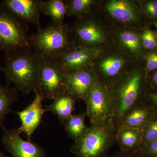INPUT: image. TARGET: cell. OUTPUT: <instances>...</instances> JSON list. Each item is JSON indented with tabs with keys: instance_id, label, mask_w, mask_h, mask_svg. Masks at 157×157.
<instances>
[{
	"instance_id": "obj_26",
	"label": "cell",
	"mask_w": 157,
	"mask_h": 157,
	"mask_svg": "<svg viewBox=\"0 0 157 157\" xmlns=\"http://www.w3.org/2000/svg\"><path fill=\"white\" fill-rule=\"evenodd\" d=\"M106 157H148L141 153L139 151L134 152L120 151L110 155H107Z\"/></svg>"
},
{
	"instance_id": "obj_14",
	"label": "cell",
	"mask_w": 157,
	"mask_h": 157,
	"mask_svg": "<svg viewBox=\"0 0 157 157\" xmlns=\"http://www.w3.org/2000/svg\"><path fill=\"white\" fill-rule=\"evenodd\" d=\"M151 112L147 107L137 102L128 110L116 127V131L125 128H136L143 130L151 119Z\"/></svg>"
},
{
	"instance_id": "obj_33",
	"label": "cell",
	"mask_w": 157,
	"mask_h": 157,
	"mask_svg": "<svg viewBox=\"0 0 157 157\" xmlns=\"http://www.w3.org/2000/svg\"><path fill=\"white\" fill-rule=\"evenodd\" d=\"M4 155L3 153L0 152V157H4Z\"/></svg>"
},
{
	"instance_id": "obj_8",
	"label": "cell",
	"mask_w": 157,
	"mask_h": 157,
	"mask_svg": "<svg viewBox=\"0 0 157 157\" xmlns=\"http://www.w3.org/2000/svg\"><path fill=\"white\" fill-rule=\"evenodd\" d=\"M2 143L12 157H46L44 149L32 141L21 137L17 128L8 130L3 128Z\"/></svg>"
},
{
	"instance_id": "obj_24",
	"label": "cell",
	"mask_w": 157,
	"mask_h": 157,
	"mask_svg": "<svg viewBox=\"0 0 157 157\" xmlns=\"http://www.w3.org/2000/svg\"><path fill=\"white\" fill-rule=\"evenodd\" d=\"M157 139V118H152L143 129V145Z\"/></svg>"
},
{
	"instance_id": "obj_23",
	"label": "cell",
	"mask_w": 157,
	"mask_h": 157,
	"mask_svg": "<svg viewBox=\"0 0 157 157\" xmlns=\"http://www.w3.org/2000/svg\"><path fill=\"white\" fill-rule=\"evenodd\" d=\"M120 39L125 47L133 53H137L140 49V42L137 34L130 32L125 31L121 33Z\"/></svg>"
},
{
	"instance_id": "obj_3",
	"label": "cell",
	"mask_w": 157,
	"mask_h": 157,
	"mask_svg": "<svg viewBox=\"0 0 157 157\" xmlns=\"http://www.w3.org/2000/svg\"><path fill=\"white\" fill-rule=\"evenodd\" d=\"M72 37L70 29L64 23L52 22L29 35V40L31 48L40 58L56 60L74 47Z\"/></svg>"
},
{
	"instance_id": "obj_9",
	"label": "cell",
	"mask_w": 157,
	"mask_h": 157,
	"mask_svg": "<svg viewBox=\"0 0 157 157\" xmlns=\"http://www.w3.org/2000/svg\"><path fill=\"white\" fill-rule=\"evenodd\" d=\"M67 92L76 99L86 101L98 78L88 67L67 72Z\"/></svg>"
},
{
	"instance_id": "obj_27",
	"label": "cell",
	"mask_w": 157,
	"mask_h": 157,
	"mask_svg": "<svg viewBox=\"0 0 157 157\" xmlns=\"http://www.w3.org/2000/svg\"><path fill=\"white\" fill-rule=\"evenodd\" d=\"M147 66L149 70L157 69V53H150L146 56Z\"/></svg>"
},
{
	"instance_id": "obj_32",
	"label": "cell",
	"mask_w": 157,
	"mask_h": 157,
	"mask_svg": "<svg viewBox=\"0 0 157 157\" xmlns=\"http://www.w3.org/2000/svg\"><path fill=\"white\" fill-rule=\"evenodd\" d=\"M152 81L154 83L157 85V72L154 74L152 77Z\"/></svg>"
},
{
	"instance_id": "obj_5",
	"label": "cell",
	"mask_w": 157,
	"mask_h": 157,
	"mask_svg": "<svg viewBox=\"0 0 157 157\" xmlns=\"http://www.w3.org/2000/svg\"><path fill=\"white\" fill-rule=\"evenodd\" d=\"M141 79L140 71L136 70L109 89L114 104V114L112 120L115 129L125 113L138 102Z\"/></svg>"
},
{
	"instance_id": "obj_18",
	"label": "cell",
	"mask_w": 157,
	"mask_h": 157,
	"mask_svg": "<svg viewBox=\"0 0 157 157\" xmlns=\"http://www.w3.org/2000/svg\"><path fill=\"white\" fill-rule=\"evenodd\" d=\"M17 89L9 85L0 83V128H3L6 116L11 111L12 104L18 101Z\"/></svg>"
},
{
	"instance_id": "obj_13",
	"label": "cell",
	"mask_w": 157,
	"mask_h": 157,
	"mask_svg": "<svg viewBox=\"0 0 157 157\" xmlns=\"http://www.w3.org/2000/svg\"><path fill=\"white\" fill-rule=\"evenodd\" d=\"M72 28V35H74L78 44L77 46H91L104 41L103 32L98 25L86 18H82Z\"/></svg>"
},
{
	"instance_id": "obj_16",
	"label": "cell",
	"mask_w": 157,
	"mask_h": 157,
	"mask_svg": "<svg viewBox=\"0 0 157 157\" xmlns=\"http://www.w3.org/2000/svg\"><path fill=\"white\" fill-rule=\"evenodd\" d=\"M77 100L75 97L67 92L63 93L54 99L53 102L45 108L47 111L57 116L62 124H65L71 115L75 108Z\"/></svg>"
},
{
	"instance_id": "obj_4",
	"label": "cell",
	"mask_w": 157,
	"mask_h": 157,
	"mask_svg": "<svg viewBox=\"0 0 157 157\" xmlns=\"http://www.w3.org/2000/svg\"><path fill=\"white\" fill-rule=\"evenodd\" d=\"M27 23L0 5V51L6 57L32 48Z\"/></svg>"
},
{
	"instance_id": "obj_19",
	"label": "cell",
	"mask_w": 157,
	"mask_h": 157,
	"mask_svg": "<svg viewBox=\"0 0 157 157\" xmlns=\"http://www.w3.org/2000/svg\"><path fill=\"white\" fill-rule=\"evenodd\" d=\"M41 14L49 16L54 23H64L63 20L67 14V9L64 1L62 0L42 1Z\"/></svg>"
},
{
	"instance_id": "obj_21",
	"label": "cell",
	"mask_w": 157,
	"mask_h": 157,
	"mask_svg": "<svg viewBox=\"0 0 157 157\" xmlns=\"http://www.w3.org/2000/svg\"><path fill=\"white\" fill-rule=\"evenodd\" d=\"M124 61L120 57L111 56L104 59L100 64L101 71L108 78L117 76L123 66Z\"/></svg>"
},
{
	"instance_id": "obj_7",
	"label": "cell",
	"mask_w": 157,
	"mask_h": 157,
	"mask_svg": "<svg viewBox=\"0 0 157 157\" xmlns=\"http://www.w3.org/2000/svg\"><path fill=\"white\" fill-rule=\"evenodd\" d=\"M86 117L92 124L113 117L114 107L109 89L98 81L90 91L86 101Z\"/></svg>"
},
{
	"instance_id": "obj_12",
	"label": "cell",
	"mask_w": 157,
	"mask_h": 157,
	"mask_svg": "<svg viewBox=\"0 0 157 157\" xmlns=\"http://www.w3.org/2000/svg\"><path fill=\"white\" fill-rule=\"evenodd\" d=\"M42 0H3L0 5L23 21L41 28L40 15Z\"/></svg>"
},
{
	"instance_id": "obj_34",
	"label": "cell",
	"mask_w": 157,
	"mask_h": 157,
	"mask_svg": "<svg viewBox=\"0 0 157 157\" xmlns=\"http://www.w3.org/2000/svg\"><path fill=\"white\" fill-rule=\"evenodd\" d=\"M155 26L157 28V22H155Z\"/></svg>"
},
{
	"instance_id": "obj_10",
	"label": "cell",
	"mask_w": 157,
	"mask_h": 157,
	"mask_svg": "<svg viewBox=\"0 0 157 157\" xmlns=\"http://www.w3.org/2000/svg\"><path fill=\"white\" fill-rule=\"evenodd\" d=\"M100 51L92 47L74 46L62 54L57 59L66 72L88 67L98 57Z\"/></svg>"
},
{
	"instance_id": "obj_15",
	"label": "cell",
	"mask_w": 157,
	"mask_h": 157,
	"mask_svg": "<svg viewBox=\"0 0 157 157\" xmlns=\"http://www.w3.org/2000/svg\"><path fill=\"white\" fill-rule=\"evenodd\" d=\"M143 130L136 128L119 129L116 133V142L121 151H138L143 145Z\"/></svg>"
},
{
	"instance_id": "obj_11",
	"label": "cell",
	"mask_w": 157,
	"mask_h": 157,
	"mask_svg": "<svg viewBox=\"0 0 157 157\" xmlns=\"http://www.w3.org/2000/svg\"><path fill=\"white\" fill-rule=\"evenodd\" d=\"M35 94V98L30 105L21 111L15 112L21 122V126L17 128V131L20 134L25 133L29 141L33 133L41 123L43 114L47 111L42 106L43 98L37 90Z\"/></svg>"
},
{
	"instance_id": "obj_6",
	"label": "cell",
	"mask_w": 157,
	"mask_h": 157,
	"mask_svg": "<svg viewBox=\"0 0 157 157\" xmlns=\"http://www.w3.org/2000/svg\"><path fill=\"white\" fill-rule=\"evenodd\" d=\"M37 91L44 99L53 100L67 92V72L57 60L40 58Z\"/></svg>"
},
{
	"instance_id": "obj_35",
	"label": "cell",
	"mask_w": 157,
	"mask_h": 157,
	"mask_svg": "<svg viewBox=\"0 0 157 157\" xmlns=\"http://www.w3.org/2000/svg\"><path fill=\"white\" fill-rule=\"evenodd\" d=\"M156 45H157V35H156Z\"/></svg>"
},
{
	"instance_id": "obj_20",
	"label": "cell",
	"mask_w": 157,
	"mask_h": 157,
	"mask_svg": "<svg viewBox=\"0 0 157 157\" xmlns=\"http://www.w3.org/2000/svg\"><path fill=\"white\" fill-rule=\"evenodd\" d=\"M86 117L85 111L73 114L65 122V129L68 137L74 141L80 139L87 130L88 127L85 122Z\"/></svg>"
},
{
	"instance_id": "obj_25",
	"label": "cell",
	"mask_w": 157,
	"mask_h": 157,
	"mask_svg": "<svg viewBox=\"0 0 157 157\" xmlns=\"http://www.w3.org/2000/svg\"><path fill=\"white\" fill-rule=\"evenodd\" d=\"M139 151L148 157H157V139L143 145Z\"/></svg>"
},
{
	"instance_id": "obj_36",
	"label": "cell",
	"mask_w": 157,
	"mask_h": 157,
	"mask_svg": "<svg viewBox=\"0 0 157 157\" xmlns=\"http://www.w3.org/2000/svg\"><path fill=\"white\" fill-rule=\"evenodd\" d=\"M4 157H9L6 156V155H4Z\"/></svg>"
},
{
	"instance_id": "obj_30",
	"label": "cell",
	"mask_w": 157,
	"mask_h": 157,
	"mask_svg": "<svg viewBox=\"0 0 157 157\" xmlns=\"http://www.w3.org/2000/svg\"><path fill=\"white\" fill-rule=\"evenodd\" d=\"M156 45V39L155 36L154 34L152 33L150 39L149 43L147 49H153L155 48Z\"/></svg>"
},
{
	"instance_id": "obj_31",
	"label": "cell",
	"mask_w": 157,
	"mask_h": 157,
	"mask_svg": "<svg viewBox=\"0 0 157 157\" xmlns=\"http://www.w3.org/2000/svg\"><path fill=\"white\" fill-rule=\"evenodd\" d=\"M150 99L151 100L152 103L156 106L157 107V93H154V94H150L149 95Z\"/></svg>"
},
{
	"instance_id": "obj_28",
	"label": "cell",
	"mask_w": 157,
	"mask_h": 157,
	"mask_svg": "<svg viewBox=\"0 0 157 157\" xmlns=\"http://www.w3.org/2000/svg\"><path fill=\"white\" fill-rule=\"evenodd\" d=\"M145 10L152 17L157 18V2L147 3L145 6Z\"/></svg>"
},
{
	"instance_id": "obj_17",
	"label": "cell",
	"mask_w": 157,
	"mask_h": 157,
	"mask_svg": "<svg viewBox=\"0 0 157 157\" xmlns=\"http://www.w3.org/2000/svg\"><path fill=\"white\" fill-rule=\"evenodd\" d=\"M106 9L114 19L124 22H131L137 19L135 7L132 3L123 0H112L108 2Z\"/></svg>"
},
{
	"instance_id": "obj_1",
	"label": "cell",
	"mask_w": 157,
	"mask_h": 157,
	"mask_svg": "<svg viewBox=\"0 0 157 157\" xmlns=\"http://www.w3.org/2000/svg\"><path fill=\"white\" fill-rule=\"evenodd\" d=\"M2 70L8 85L26 94L37 90L40 73V59L32 48L6 57Z\"/></svg>"
},
{
	"instance_id": "obj_29",
	"label": "cell",
	"mask_w": 157,
	"mask_h": 157,
	"mask_svg": "<svg viewBox=\"0 0 157 157\" xmlns=\"http://www.w3.org/2000/svg\"><path fill=\"white\" fill-rule=\"evenodd\" d=\"M152 33L149 30H146L144 32L142 35V43L144 48H147L149 43L151 36Z\"/></svg>"
},
{
	"instance_id": "obj_2",
	"label": "cell",
	"mask_w": 157,
	"mask_h": 157,
	"mask_svg": "<svg viewBox=\"0 0 157 157\" xmlns=\"http://www.w3.org/2000/svg\"><path fill=\"white\" fill-rule=\"evenodd\" d=\"M116 133L112 118L96 122L74 141L70 151L76 157H106L116 142Z\"/></svg>"
},
{
	"instance_id": "obj_22",
	"label": "cell",
	"mask_w": 157,
	"mask_h": 157,
	"mask_svg": "<svg viewBox=\"0 0 157 157\" xmlns=\"http://www.w3.org/2000/svg\"><path fill=\"white\" fill-rule=\"evenodd\" d=\"M67 14L81 17L88 13L93 2L92 0H72L65 1Z\"/></svg>"
}]
</instances>
